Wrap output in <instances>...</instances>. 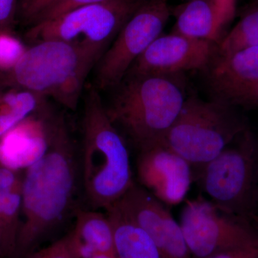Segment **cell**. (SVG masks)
<instances>
[{"label":"cell","mask_w":258,"mask_h":258,"mask_svg":"<svg viewBox=\"0 0 258 258\" xmlns=\"http://www.w3.org/2000/svg\"><path fill=\"white\" fill-rule=\"evenodd\" d=\"M45 98L13 86H0V139L19 123L45 109Z\"/></svg>","instance_id":"17"},{"label":"cell","mask_w":258,"mask_h":258,"mask_svg":"<svg viewBox=\"0 0 258 258\" xmlns=\"http://www.w3.org/2000/svg\"><path fill=\"white\" fill-rule=\"evenodd\" d=\"M180 226L191 258H204L258 240L253 222L226 212L203 196L185 203Z\"/></svg>","instance_id":"8"},{"label":"cell","mask_w":258,"mask_h":258,"mask_svg":"<svg viewBox=\"0 0 258 258\" xmlns=\"http://www.w3.org/2000/svg\"><path fill=\"white\" fill-rule=\"evenodd\" d=\"M41 121L33 120L32 115L0 139L2 165L17 170L28 167L40 156L42 151H38L37 132Z\"/></svg>","instance_id":"16"},{"label":"cell","mask_w":258,"mask_h":258,"mask_svg":"<svg viewBox=\"0 0 258 258\" xmlns=\"http://www.w3.org/2000/svg\"><path fill=\"white\" fill-rule=\"evenodd\" d=\"M22 182L23 213L15 257H23L64 221L74 205L79 162L62 117L49 118L46 145L26 168Z\"/></svg>","instance_id":"1"},{"label":"cell","mask_w":258,"mask_h":258,"mask_svg":"<svg viewBox=\"0 0 258 258\" xmlns=\"http://www.w3.org/2000/svg\"><path fill=\"white\" fill-rule=\"evenodd\" d=\"M258 104V84L252 88L242 98L238 105H254Z\"/></svg>","instance_id":"26"},{"label":"cell","mask_w":258,"mask_h":258,"mask_svg":"<svg viewBox=\"0 0 258 258\" xmlns=\"http://www.w3.org/2000/svg\"><path fill=\"white\" fill-rule=\"evenodd\" d=\"M111 220L118 258H161L152 239L116 203L106 209Z\"/></svg>","instance_id":"14"},{"label":"cell","mask_w":258,"mask_h":258,"mask_svg":"<svg viewBox=\"0 0 258 258\" xmlns=\"http://www.w3.org/2000/svg\"><path fill=\"white\" fill-rule=\"evenodd\" d=\"M216 50L215 42L174 32L161 35L134 62L126 75L175 76L185 71L206 70Z\"/></svg>","instance_id":"10"},{"label":"cell","mask_w":258,"mask_h":258,"mask_svg":"<svg viewBox=\"0 0 258 258\" xmlns=\"http://www.w3.org/2000/svg\"><path fill=\"white\" fill-rule=\"evenodd\" d=\"M170 15L166 0H145L96 64V88L117 87L134 62L160 36Z\"/></svg>","instance_id":"9"},{"label":"cell","mask_w":258,"mask_h":258,"mask_svg":"<svg viewBox=\"0 0 258 258\" xmlns=\"http://www.w3.org/2000/svg\"><path fill=\"white\" fill-rule=\"evenodd\" d=\"M116 203L152 239L161 258H191L181 226L167 205L143 186L134 183Z\"/></svg>","instance_id":"11"},{"label":"cell","mask_w":258,"mask_h":258,"mask_svg":"<svg viewBox=\"0 0 258 258\" xmlns=\"http://www.w3.org/2000/svg\"><path fill=\"white\" fill-rule=\"evenodd\" d=\"M254 47H258V5L250 8L230 32L220 40L216 53L228 55Z\"/></svg>","instance_id":"19"},{"label":"cell","mask_w":258,"mask_h":258,"mask_svg":"<svg viewBox=\"0 0 258 258\" xmlns=\"http://www.w3.org/2000/svg\"><path fill=\"white\" fill-rule=\"evenodd\" d=\"M81 258H118L115 254L108 252H92V251L81 250Z\"/></svg>","instance_id":"27"},{"label":"cell","mask_w":258,"mask_h":258,"mask_svg":"<svg viewBox=\"0 0 258 258\" xmlns=\"http://www.w3.org/2000/svg\"><path fill=\"white\" fill-rule=\"evenodd\" d=\"M81 179L95 208L106 210L134 184L128 149L96 87L88 88L83 118Z\"/></svg>","instance_id":"2"},{"label":"cell","mask_w":258,"mask_h":258,"mask_svg":"<svg viewBox=\"0 0 258 258\" xmlns=\"http://www.w3.org/2000/svg\"><path fill=\"white\" fill-rule=\"evenodd\" d=\"M74 231L81 250L115 254L113 227L106 214L79 210Z\"/></svg>","instance_id":"18"},{"label":"cell","mask_w":258,"mask_h":258,"mask_svg":"<svg viewBox=\"0 0 258 258\" xmlns=\"http://www.w3.org/2000/svg\"><path fill=\"white\" fill-rule=\"evenodd\" d=\"M62 1V0H27L20 3L22 16L27 23L31 25L32 22L39 15Z\"/></svg>","instance_id":"23"},{"label":"cell","mask_w":258,"mask_h":258,"mask_svg":"<svg viewBox=\"0 0 258 258\" xmlns=\"http://www.w3.org/2000/svg\"><path fill=\"white\" fill-rule=\"evenodd\" d=\"M206 70L215 99L238 105L258 84V47L228 55L216 53Z\"/></svg>","instance_id":"13"},{"label":"cell","mask_w":258,"mask_h":258,"mask_svg":"<svg viewBox=\"0 0 258 258\" xmlns=\"http://www.w3.org/2000/svg\"><path fill=\"white\" fill-rule=\"evenodd\" d=\"M0 252H1V236H0Z\"/></svg>","instance_id":"31"},{"label":"cell","mask_w":258,"mask_h":258,"mask_svg":"<svg viewBox=\"0 0 258 258\" xmlns=\"http://www.w3.org/2000/svg\"><path fill=\"white\" fill-rule=\"evenodd\" d=\"M252 222H253V223L255 224L258 227V213L256 214L253 217V218H252Z\"/></svg>","instance_id":"28"},{"label":"cell","mask_w":258,"mask_h":258,"mask_svg":"<svg viewBox=\"0 0 258 258\" xmlns=\"http://www.w3.org/2000/svg\"><path fill=\"white\" fill-rule=\"evenodd\" d=\"M101 47L44 40L27 48L16 66L0 73V86L50 97L75 110L90 71L104 53Z\"/></svg>","instance_id":"3"},{"label":"cell","mask_w":258,"mask_h":258,"mask_svg":"<svg viewBox=\"0 0 258 258\" xmlns=\"http://www.w3.org/2000/svg\"><path fill=\"white\" fill-rule=\"evenodd\" d=\"M174 33L182 36L217 42L222 29L212 0H190L174 10Z\"/></svg>","instance_id":"15"},{"label":"cell","mask_w":258,"mask_h":258,"mask_svg":"<svg viewBox=\"0 0 258 258\" xmlns=\"http://www.w3.org/2000/svg\"><path fill=\"white\" fill-rule=\"evenodd\" d=\"M204 258H258V240Z\"/></svg>","instance_id":"24"},{"label":"cell","mask_w":258,"mask_h":258,"mask_svg":"<svg viewBox=\"0 0 258 258\" xmlns=\"http://www.w3.org/2000/svg\"><path fill=\"white\" fill-rule=\"evenodd\" d=\"M20 3H23V2L27 1V0H20Z\"/></svg>","instance_id":"32"},{"label":"cell","mask_w":258,"mask_h":258,"mask_svg":"<svg viewBox=\"0 0 258 258\" xmlns=\"http://www.w3.org/2000/svg\"><path fill=\"white\" fill-rule=\"evenodd\" d=\"M19 0H0V30H9L15 22Z\"/></svg>","instance_id":"25"},{"label":"cell","mask_w":258,"mask_h":258,"mask_svg":"<svg viewBox=\"0 0 258 258\" xmlns=\"http://www.w3.org/2000/svg\"><path fill=\"white\" fill-rule=\"evenodd\" d=\"M257 208H258V182H257Z\"/></svg>","instance_id":"30"},{"label":"cell","mask_w":258,"mask_h":258,"mask_svg":"<svg viewBox=\"0 0 258 258\" xmlns=\"http://www.w3.org/2000/svg\"><path fill=\"white\" fill-rule=\"evenodd\" d=\"M137 167L141 186L169 206L181 203L195 181L189 163L164 142L139 150Z\"/></svg>","instance_id":"12"},{"label":"cell","mask_w":258,"mask_h":258,"mask_svg":"<svg viewBox=\"0 0 258 258\" xmlns=\"http://www.w3.org/2000/svg\"><path fill=\"white\" fill-rule=\"evenodd\" d=\"M247 128V120L234 105L189 97L163 142L189 163L195 179L204 166Z\"/></svg>","instance_id":"5"},{"label":"cell","mask_w":258,"mask_h":258,"mask_svg":"<svg viewBox=\"0 0 258 258\" xmlns=\"http://www.w3.org/2000/svg\"><path fill=\"white\" fill-rule=\"evenodd\" d=\"M106 0H62L58 4L46 10L42 13L31 24V25H37V24L45 23L50 21L54 19L59 18L66 13L74 11L75 10L96 4V3H102Z\"/></svg>","instance_id":"22"},{"label":"cell","mask_w":258,"mask_h":258,"mask_svg":"<svg viewBox=\"0 0 258 258\" xmlns=\"http://www.w3.org/2000/svg\"><path fill=\"white\" fill-rule=\"evenodd\" d=\"M81 245L74 230L29 258H81Z\"/></svg>","instance_id":"20"},{"label":"cell","mask_w":258,"mask_h":258,"mask_svg":"<svg viewBox=\"0 0 258 258\" xmlns=\"http://www.w3.org/2000/svg\"><path fill=\"white\" fill-rule=\"evenodd\" d=\"M109 106L110 119L119 125L139 150L164 142L186 97L175 76L126 75Z\"/></svg>","instance_id":"4"},{"label":"cell","mask_w":258,"mask_h":258,"mask_svg":"<svg viewBox=\"0 0 258 258\" xmlns=\"http://www.w3.org/2000/svg\"><path fill=\"white\" fill-rule=\"evenodd\" d=\"M218 1L222 2V3H232V2L235 1V0H218Z\"/></svg>","instance_id":"29"},{"label":"cell","mask_w":258,"mask_h":258,"mask_svg":"<svg viewBox=\"0 0 258 258\" xmlns=\"http://www.w3.org/2000/svg\"><path fill=\"white\" fill-rule=\"evenodd\" d=\"M195 179L219 208L252 222L258 213V142L249 128L204 166Z\"/></svg>","instance_id":"6"},{"label":"cell","mask_w":258,"mask_h":258,"mask_svg":"<svg viewBox=\"0 0 258 258\" xmlns=\"http://www.w3.org/2000/svg\"><path fill=\"white\" fill-rule=\"evenodd\" d=\"M26 50L23 42L9 30H0V73L13 69Z\"/></svg>","instance_id":"21"},{"label":"cell","mask_w":258,"mask_h":258,"mask_svg":"<svg viewBox=\"0 0 258 258\" xmlns=\"http://www.w3.org/2000/svg\"><path fill=\"white\" fill-rule=\"evenodd\" d=\"M145 0H106L32 25L28 36L93 45L105 50Z\"/></svg>","instance_id":"7"},{"label":"cell","mask_w":258,"mask_h":258,"mask_svg":"<svg viewBox=\"0 0 258 258\" xmlns=\"http://www.w3.org/2000/svg\"><path fill=\"white\" fill-rule=\"evenodd\" d=\"M187 1H190V0H187Z\"/></svg>","instance_id":"33"}]
</instances>
